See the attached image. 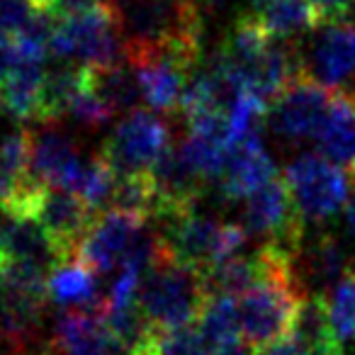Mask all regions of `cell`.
<instances>
[{
    "label": "cell",
    "mask_w": 355,
    "mask_h": 355,
    "mask_svg": "<svg viewBox=\"0 0 355 355\" xmlns=\"http://www.w3.org/2000/svg\"><path fill=\"white\" fill-rule=\"evenodd\" d=\"M3 263H6V234L0 229V268H3Z\"/></svg>",
    "instance_id": "obj_37"
},
{
    "label": "cell",
    "mask_w": 355,
    "mask_h": 355,
    "mask_svg": "<svg viewBox=\"0 0 355 355\" xmlns=\"http://www.w3.org/2000/svg\"><path fill=\"white\" fill-rule=\"evenodd\" d=\"M30 148L32 129H17L0 141V200L30 183Z\"/></svg>",
    "instance_id": "obj_25"
},
{
    "label": "cell",
    "mask_w": 355,
    "mask_h": 355,
    "mask_svg": "<svg viewBox=\"0 0 355 355\" xmlns=\"http://www.w3.org/2000/svg\"><path fill=\"white\" fill-rule=\"evenodd\" d=\"M302 73L336 93H355V22H321L306 49H300Z\"/></svg>",
    "instance_id": "obj_8"
},
{
    "label": "cell",
    "mask_w": 355,
    "mask_h": 355,
    "mask_svg": "<svg viewBox=\"0 0 355 355\" xmlns=\"http://www.w3.org/2000/svg\"><path fill=\"white\" fill-rule=\"evenodd\" d=\"M300 345L304 355H345L343 343L338 340V336H326V338L311 340V343H300Z\"/></svg>",
    "instance_id": "obj_31"
},
{
    "label": "cell",
    "mask_w": 355,
    "mask_h": 355,
    "mask_svg": "<svg viewBox=\"0 0 355 355\" xmlns=\"http://www.w3.org/2000/svg\"><path fill=\"white\" fill-rule=\"evenodd\" d=\"M12 61H15V37L0 30V83L6 80Z\"/></svg>",
    "instance_id": "obj_33"
},
{
    "label": "cell",
    "mask_w": 355,
    "mask_h": 355,
    "mask_svg": "<svg viewBox=\"0 0 355 355\" xmlns=\"http://www.w3.org/2000/svg\"><path fill=\"white\" fill-rule=\"evenodd\" d=\"M88 83L98 98L112 107V112H132L144 103L141 85H139L137 69L127 59L110 66H88Z\"/></svg>",
    "instance_id": "obj_21"
},
{
    "label": "cell",
    "mask_w": 355,
    "mask_h": 355,
    "mask_svg": "<svg viewBox=\"0 0 355 355\" xmlns=\"http://www.w3.org/2000/svg\"><path fill=\"white\" fill-rule=\"evenodd\" d=\"M46 295L51 302L66 306V309H78V306H93L103 297H98V282L95 272L88 266L73 261H64L49 272L46 280Z\"/></svg>",
    "instance_id": "obj_22"
},
{
    "label": "cell",
    "mask_w": 355,
    "mask_h": 355,
    "mask_svg": "<svg viewBox=\"0 0 355 355\" xmlns=\"http://www.w3.org/2000/svg\"><path fill=\"white\" fill-rule=\"evenodd\" d=\"M158 222L163 224L158 239L166 251L180 263H188L200 270H207L214 263L239 256L248 241V232L243 229V224L219 222L207 214H200L198 207L158 219Z\"/></svg>",
    "instance_id": "obj_3"
},
{
    "label": "cell",
    "mask_w": 355,
    "mask_h": 355,
    "mask_svg": "<svg viewBox=\"0 0 355 355\" xmlns=\"http://www.w3.org/2000/svg\"><path fill=\"white\" fill-rule=\"evenodd\" d=\"M195 326L202 334V338L212 345L214 353L239 343V338H241V321H239L236 300L232 295H212Z\"/></svg>",
    "instance_id": "obj_23"
},
{
    "label": "cell",
    "mask_w": 355,
    "mask_h": 355,
    "mask_svg": "<svg viewBox=\"0 0 355 355\" xmlns=\"http://www.w3.org/2000/svg\"><path fill=\"white\" fill-rule=\"evenodd\" d=\"M282 178L306 224L329 222L350 198V175L324 153H300L287 163Z\"/></svg>",
    "instance_id": "obj_5"
},
{
    "label": "cell",
    "mask_w": 355,
    "mask_h": 355,
    "mask_svg": "<svg viewBox=\"0 0 355 355\" xmlns=\"http://www.w3.org/2000/svg\"><path fill=\"white\" fill-rule=\"evenodd\" d=\"M319 153L343 166L345 171L355 166V93H336L334 105L314 139Z\"/></svg>",
    "instance_id": "obj_18"
},
{
    "label": "cell",
    "mask_w": 355,
    "mask_h": 355,
    "mask_svg": "<svg viewBox=\"0 0 355 355\" xmlns=\"http://www.w3.org/2000/svg\"><path fill=\"white\" fill-rule=\"evenodd\" d=\"M292 266H295L297 282L306 295H326L348 272L343 246L326 232L316 234L309 241L304 239L297 248Z\"/></svg>",
    "instance_id": "obj_15"
},
{
    "label": "cell",
    "mask_w": 355,
    "mask_h": 355,
    "mask_svg": "<svg viewBox=\"0 0 355 355\" xmlns=\"http://www.w3.org/2000/svg\"><path fill=\"white\" fill-rule=\"evenodd\" d=\"M251 3V12H256V15H261L263 10H266V6L270 3V0H248Z\"/></svg>",
    "instance_id": "obj_36"
},
{
    "label": "cell",
    "mask_w": 355,
    "mask_h": 355,
    "mask_svg": "<svg viewBox=\"0 0 355 355\" xmlns=\"http://www.w3.org/2000/svg\"><path fill=\"white\" fill-rule=\"evenodd\" d=\"M350 272H353V275H355V261L350 263Z\"/></svg>",
    "instance_id": "obj_39"
},
{
    "label": "cell",
    "mask_w": 355,
    "mask_h": 355,
    "mask_svg": "<svg viewBox=\"0 0 355 355\" xmlns=\"http://www.w3.org/2000/svg\"><path fill=\"white\" fill-rule=\"evenodd\" d=\"M3 110H6V103H3V95H0V112H3Z\"/></svg>",
    "instance_id": "obj_38"
},
{
    "label": "cell",
    "mask_w": 355,
    "mask_h": 355,
    "mask_svg": "<svg viewBox=\"0 0 355 355\" xmlns=\"http://www.w3.org/2000/svg\"><path fill=\"white\" fill-rule=\"evenodd\" d=\"M124 40V59L175 49L202 61V10L198 0H110Z\"/></svg>",
    "instance_id": "obj_1"
},
{
    "label": "cell",
    "mask_w": 355,
    "mask_h": 355,
    "mask_svg": "<svg viewBox=\"0 0 355 355\" xmlns=\"http://www.w3.org/2000/svg\"><path fill=\"white\" fill-rule=\"evenodd\" d=\"M146 227V217L122 209H105L90 224L88 234L76 248V261L88 266L95 275L112 272L122 266L124 256Z\"/></svg>",
    "instance_id": "obj_11"
},
{
    "label": "cell",
    "mask_w": 355,
    "mask_h": 355,
    "mask_svg": "<svg viewBox=\"0 0 355 355\" xmlns=\"http://www.w3.org/2000/svg\"><path fill=\"white\" fill-rule=\"evenodd\" d=\"M51 348L59 355H132L105 316V297L93 306L66 309L56 321Z\"/></svg>",
    "instance_id": "obj_12"
},
{
    "label": "cell",
    "mask_w": 355,
    "mask_h": 355,
    "mask_svg": "<svg viewBox=\"0 0 355 355\" xmlns=\"http://www.w3.org/2000/svg\"><path fill=\"white\" fill-rule=\"evenodd\" d=\"M258 17L270 37L287 42L300 40L302 35L319 27V17L309 0H270Z\"/></svg>",
    "instance_id": "obj_24"
},
{
    "label": "cell",
    "mask_w": 355,
    "mask_h": 355,
    "mask_svg": "<svg viewBox=\"0 0 355 355\" xmlns=\"http://www.w3.org/2000/svg\"><path fill=\"white\" fill-rule=\"evenodd\" d=\"M95 217H98V212L80 195L71 193V190L49 188L46 185L42 190L32 219H37L44 227V232L49 234L51 243H54L56 253H59L61 263H64V261H73L76 248H78V243L88 234Z\"/></svg>",
    "instance_id": "obj_13"
},
{
    "label": "cell",
    "mask_w": 355,
    "mask_h": 355,
    "mask_svg": "<svg viewBox=\"0 0 355 355\" xmlns=\"http://www.w3.org/2000/svg\"><path fill=\"white\" fill-rule=\"evenodd\" d=\"M44 61L46 54L22 49L15 44V61L8 71L6 80L0 83V95L6 110L15 119H37L42 85H44Z\"/></svg>",
    "instance_id": "obj_17"
},
{
    "label": "cell",
    "mask_w": 355,
    "mask_h": 355,
    "mask_svg": "<svg viewBox=\"0 0 355 355\" xmlns=\"http://www.w3.org/2000/svg\"><path fill=\"white\" fill-rule=\"evenodd\" d=\"M343 227H345V232L355 239V190H353V195H350L348 202H345V207H343Z\"/></svg>",
    "instance_id": "obj_34"
},
{
    "label": "cell",
    "mask_w": 355,
    "mask_h": 355,
    "mask_svg": "<svg viewBox=\"0 0 355 355\" xmlns=\"http://www.w3.org/2000/svg\"><path fill=\"white\" fill-rule=\"evenodd\" d=\"M49 54L59 61H78L85 66H110L122 61L124 40L112 3L103 0L88 10L59 17Z\"/></svg>",
    "instance_id": "obj_4"
},
{
    "label": "cell",
    "mask_w": 355,
    "mask_h": 355,
    "mask_svg": "<svg viewBox=\"0 0 355 355\" xmlns=\"http://www.w3.org/2000/svg\"><path fill=\"white\" fill-rule=\"evenodd\" d=\"M334 105V90L300 73L270 107V127L285 141H314Z\"/></svg>",
    "instance_id": "obj_9"
},
{
    "label": "cell",
    "mask_w": 355,
    "mask_h": 355,
    "mask_svg": "<svg viewBox=\"0 0 355 355\" xmlns=\"http://www.w3.org/2000/svg\"><path fill=\"white\" fill-rule=\"evenodd\" d=\"M171 146V129L148 110H132L103 144V158L117 175L148 173Z\"/></svg>",
    "instance_id": "obj_7"
},
{
    "label": "cell",
    "mask_w": 355,
    "mask_h": 355,
    "mask_svg": "<svg viewBox=\"0 0 355 355\" xmlns=\"http://www.w3.org/2000/svg\"><path fill=\"white\" fill-rule=\"evenodd\" d=\"M137 69L144 103L163 114H180L183 95L200 59L175 49H156L127 59Z\"/></svg>",
    "instance_id": "obj_10"
},
{
    "label": "cell",
    "mask_w": 355,
    "mask_h": 355,
    "mask_svg": "<svg viewBox=\"0 0 355 355\" xmlns=\"http://www.w3.org/2000/svg\"><path fill=\"white\" fill-rule=\"evenodd\" d=\"M114 185H117V173L105 161L103 153H98L83 166V173H80L73 193L80 195L95 212H100V209H110Z\"/></svg>",
    "instance_id": "obj_27"
},
{
    "label": "cell",
    "mask_w": 355,
    "mask_h": 355,
    "mask_svg": "<svg viewBox=\"0 0 355 355\" xmlns=\"http://www.w3.org/2000/svg\"><path fill=\"white\" fill-rule=\"evenodd\" d=\"M3 234H6V261L27 263L46 272H51L61 263L49 234L37 219L8 217Z\"/></svg>",
    "instance_id": "obj_19"
},
{
    "label": "cell",
    "mask_w": 355,
    "mask_h": 355,
    "mask_svg": "<svg viewBox=\"0 0 355 355\" xmlns=\"http://www.w3.org/2000/svg\"><path fill=\"white\" fill-rule=\"evenodd\" d=\"M161 355H214V350L202 338L198 326H185L163 334Z\"/></svg>",
    "instance_id": "obj_29"
},
{
    "label": "cell",
    "mask_w": 355,
    "mask_h": 355,
    "mask_svg": "<svg viewBox=\"0 0 355 355\" xmlns=\"http://www.w3.org/2000/svg\"><path fill=\"white\" fill-rule=\"evenodd\" d=\"M85 163L80 161L76 144L51 124L32 132L30 175L37 183L73 193Z\"/></svg>",
    "instance_id": "obj_14"
},
{
    "label": "cell",
    "mask_w": 355,
    "mask_h": 355,
    "mask_svg": "<svg viewBox=\"0 0 355 355\" xmlns=\"http://www.w3.org/2000/svg\"><path fill=\"white\" fill-rule=\"evenodd\" d=\"M212 292L205 272L180 263L166 251L158 239V251L139 287L137 304L158 331H175L195 326Z\"/></svg>",
    "instance_id": "obj_2"
},
{
    "label": "cell",
    "mask_w": 355,
    "mask_h": 355,
    "mask_svg": "<svg viewBox=\"0 0 355 355\" xmlns=\"http://www.w3.org/2000/svg\"><path fill=\"white\" fill-rule=\"evenodd\" d=\"M85 85H88V66L78 64V61H61L51 71H46L40 110H37V122H59L64 114H69L71 103Z\"/></svg>",
    "instance_id": "obj_20"
},
{
    "label": "cell",
    "mask_w": 355,
    "mask_h": 355,
    "mask_svg": "<svg viewBox=\"0 0 355 355\" xmlns=\"http://www.w3.org/2000/svg\"><path fill=\"white\" fill-rule=\"evenodd\" d=\"M275 175V161L268 153L266 144L261 137H253L232 148L227 168L219 178V193L224 200H246Z\"/></svg>",
    "instance_id": "obj_16"
},
{
    "label": "cell",
    "mask_w": 355,
    "mask_h": 355,
    "mask_svg": "<svg viewBox=\"0 0 355 355\" xmlns=\"http://www.w3.org/2000/svg\"><path fill=\"white\" fill-rule=\"evenodd\" d=\"M304 227V217L297 209L282 175H275L270 183L243 200V229L248 236L263 239V243H275L297 253V248L306 239Z\"/></svg>",
    "instance_id": "obj_6"
},
{
    "label": "cell",
    "mask_w": 355,
    "mask_h": 355,
    "mask_svg": "<svg viewBox=\"0 0 355 355\" xmlns=\"http://www.w3.org/2000/svg\"><path fill=\"white\" fill-rule=\"evenodd\" d=\"M321 22L350 20L355 15V0H309Z\"/></svg>",
    "instance_id": "obj_30"
},
{
    "label": "cell",
    "mask_w": 355,
    "mask_h": 355,
    "mask_svg": "<svg viewBox=\"0 0 355 355\" xmlns=\"http://www.w3.org/2000/svg\"><path fill=\"white\" fill-rule=\"evenodd\" d=\"M326 302L329 321L334 334L340 343H355V275L345 272L326 295H321Z\"/></svg>",
    "instance_id": "obj_26"
},
{
    "label": "cell",
    "mask_w": 355,
    "mask_h": 355,
    "mask_svg": "<svg viewBox=\"0 0 355 355\" xmlns=\"http://www.w3.org/2000/svg\"><path fill=\"white\" fill-rule=\"evenodd\" d=\"M253 355H304V353H302V345L297 343L295 336H285V338L272 340V343L256 348Z\"/></svg>",
    "instance_id": "obj_32"
},
{
    "label": "cell",
    "mask_w": 355,
    "mask_h": 355,
    "mask_svg": "<svg viewBox=\"0 0 355 355\" xmlns=\"http://www.w3.org/2000/svg\"><path fill=\"white\" fill-rule=\"evenodd\" d=\"M214 355H253V353H246V350L241 348L239 343H234V345H229V348H222V350H217Z\"/></svg>",
    "instance_id": "obj_35"
},
{
    "label": "cell",
    "mask_w": 355,
    "mask_h": 355,
    "mask_svg": "<svg viewBox=\"0 0 355 355\" xmlns=\"http://www.w3.org/2000/svg\"><path fill=\"white\" fill-rule=\"evenodd\" d=\"M88 76H90V69H88ZM69 114L76 124H80V127H85V129H100L114 117L112 107H110L103 98H98V95L93 93L90 83L73 98V103H71V107H69Z\"/></svg>",
    "instance_id": "obj_28"
}]
</instances>
